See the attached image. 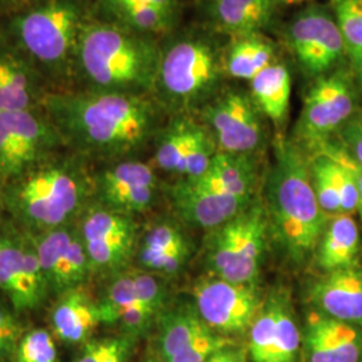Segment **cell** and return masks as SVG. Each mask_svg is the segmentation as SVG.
<instances>
[{
  "label": "cell",
  "instance_id": "1",
  "mask_svg": "<svg viewBox=\"0 0 362 362\" xmlns=\"http://www.w3.org/2000/svg\"><path fill=\"white\" fill-rule=\"evenodd\" d=\"M42 109L65 146L85 158L127 160L161 130L164 109L152 95L115 91L47 93Z\"/></svg>",
  "mask_w": 362,
  "mask_h": 362
},
{
  "label": "cell",
  "instance_id": "2",
  "mask_svg": "<svg viewBox=\"0 0 362 362\" xmlns=\"http://www.w3.org/2000/svg\"><path fill=\"white\" fill-rule=\"evenodd\" d=\"M274 155L266 181L269 227L286 259L302 266L315 254L329 219L313 187L309 155L281 136Z\"/></svg>",
  "mask_w": 362,
  "mask_h": 362
},
{
  "label": "cell",
  "instance_id": "3",
  "mask_svg": "<svg viewBox=\"0 0 362 362\" xmlns=\"http://www.w3.org/2000/svg\"><path fill=\"white\" fill-rule=\"evenodd\" d=\"M161 40L90 18L78 38L74 76L85 89L152 95Z\"/></svg>",
  "mask_w": 362,
  "mask_h": 362
},
{
  "label": "cell",
  "instance_id": "4",
  "mask_svg": "<svg viewBox=\"0 0 362 362\" xmlns=\"http://www.w3.org/2000/svg\"><path fill=\"white\" fill-rule=\"evenodd\" d=\"M82 160L54 156L1 185L0 203L30 235L71 226L93 194V177Z\"/></svg>",
  "mask_w": 362,
  "mask_h": 362
},
{
  "label": "cell",
  "instance_id": "5",
  "mask_svg": "<svg viewBox=\"0 0 362 362\" xmlns=\"http://www.w3.org/2000/svg\"><path fill=\"white\" fill-rule=\"evenodd\" d=\"M227 43V37L206 26L176 30L163 39L152 97L177 116L200 112L228 78Z\"/></svg>",
  "mask_w": 362,
  "mask_h": 362
},
{
  "label": "cell",
  "instance_id": "6",
  "mask_svg": "<svg viewBox=\"0 0 362 362\" xmlns=\"http://www.w3.org/2000/svg\"><path fill=\"white\" fill-rule=\"evenodd\" d=\"M90 18L86 0H35L11 15L7 34L42 77L64 79L74 74L78 38Z\"/></svg>",
  "mask_w": 362,
  "mask_h": 362
},
{
  "label": "cell",
  "instance_id": "7",
  "mask_svg": "<svg viewBox=\"0 0 362 362\" xmlns=\"http://www.w3.org/2000/svg\"><path fill=\"white\" fill-rule=\"evenodd\" d=\"M264 206L252 203L242 214L212 230L207 242L208 269L224 281L255 285L269 238Z\"/></svg>",
  "mask_w": 362,
  "mask_h": 362
},
{
  "label": "cell",
  "instance_id": "8",
  "mask_svg": "<svg viewBox=\"0 0 362 362\" xmlns=\"http://www.w3.org/2000/svg\"><path fill=\"white\" fill-rule=\"evenodd\" d=\"M357 74L349 65L311 81L294 129V143L306 153L333 140L358 107Z\"/></svg>",
  "mask_w": 362,
  "mask_h": 362
},
{
  "label": "cell",
  "instance_id": "9",
  "mask_svg": "<svg viewBox=\"0 0 362 362\" xmlns=\"http://www.w3.org/2000/svg\"><path fill=\"white\" fill-rule=\"evenodd\" d=\"M285 42L299 71L310 81L349 65L330 6L308 3L287 23Z\"/></svg>",
  "mask_w": 362,
  "mask_h": 362
},
{
  "label": "cell",
  "instance_id": "10",
  "mask_svg": "<svg viewBox=\"0 0 362 362\" xmlns=\"http://www.w3.org/2000/svg\"><path fill=\"white\" fill-rule=\"evenodd\" d=\"M65 143L40 109L0 113V187L55 156Z\"/></svg>",
  "mask_w": 362,
  "mask_h": 362
},
{
  "label": "cell",
  "instance_id": "11",
  "mask_svg": "<svg viewBox=\"0 0 362 362\" xmlns=\"http://www.w3.org/2000/svg\"><path fill=\"white\" fill-rule=\"evenodd\" d=\"M199 115L220 152L257 156L264 145L266 117L259 110L250 91L223 88L202 107Z\"/></svg>",
  "mask_w": 362,
  "mask_h": 362
},
{
  "label": "cell",
  "instance_id": "12",
  "mask_svg": "<svg viewBox=\"0 0 362 362\" xmlns=\"http://www.w3.org/2000/svg\"><path fill=\"white\" fill-rule=\"evenodd\" d=\"M93 274L115 275L137 254L139 227L133 216L90 203L77 223Z\"/></svg>",
  "mask_w": 362,
  "mask_h": 362
},
{
  "label": "cell",
  "instance_id": "13",
  "mask_svg": "<svg viewBox=\"0 0 362 362\" xmlns=\"http://www.w3.org/2000/svg\"><path fill=\"white\" fill-rule=\"evenodd\" d=\"M0 291L16 313L37 310L50 297L28 233H0Z\"/></svg>",
  "mask_w": 362,
  "mask_h": 362
},
{
  "label": "cell",
  "instance_id": "14",
  "mask_svg": "<svg viewBox=\"0 0 362 362\" xmlns=\"http://www.w3.org/2000/svg\"><path fill=\"white\" fill-rule=\"evenodd\" d=\"M192 294L202 320L226 337L248 332L263 305L257 285L233 284L215 275L202 279Z\"/></svg>",
  "mask_w": 362,
  "mask_h": 362
},
{
  "label": "cell",
  "instance_id": "15",
  "mask_svg": "<svg viewBox=\"0 0 362 362\" xmlns=\"http://www.w3.org/2000/svg\"><path fill=\"white\" fill-rule=\"evenodd\" d=\"M157 168L179 175L182 179H197L206 173L218 146L202 121L179 115L163 127L155 139Z\"/></svg>",
  "mask_w": 362,
  "mask_h": 362
},
{
  "label": "cell",
  "instance_id": "16",
  "mask_svg": "<svg viewBox=\"0 0 362 362\" xmlns=\"http://www.w3.org/2000/svg\"><path fill=\"white\" fill-rule=\"evenodd\" d=\"M157 191L155 167L133 158L115 161L93 177L95 203L129 216L152 207Z\"/></svg>",
  "mask_w": 362,
  "mask_h": 362
},
{
  "label": "cell",
  "instance_id": "17",
  "mask_svg": "<svg viewBox=\"0 0 362 362\" xmlns=\"http://www.w3.org/2000/svg\"><path fill=\"white\" fill-rule=\"evenodd\" d=\"M30 236L35 245L50 296L58 298L85 286L93 272L77 224Z\"/></svg>",
  "mask_w": 362,
  "mask_h": 362
},
{
  "label": "cell",
  "instance_id": "18",
  "mask_svg": "<svg viewBox=\"0 0 362 362\" xmlns=\"http://www.w3.org/2000/svg\"><path fill=\"white\" fill-rule=\"evenodd\" d=\"M302 333L296 314L284 294L267 298L248 330L252 362H299Z\"/></svg>",
  "mask_w": 362,
  "mask_h": 362
},
{
  "label": "cell",
  "instance_id": "19",
  "mask_svg": "<svg viewBox=\"0 0 362 362\" xmlns=\"http://www.w3.org/2000/svg\"><path fill=\"white\" fill-rule=\"evenodd\" d=\"M169 197L176 214L185 223L211 231L254 203L250 196L221 192L187 179H181L169 189Z\"/></svg>",
  "mask_w": 362,
  "mask_h": 362
},
{
  "label": "cell",
  "instance_id": "20",
  "mask_svg": "<svg viewBox=\"0 0 362 362\" xmlns=\"http://www.w3.org/2000/svg\"><path fill=\"white\" fill-rule=\"evenodd\" d=\"M300 333V361L362 362V330L354 325L313 309Z\"/></svg>",
  "mask_w": 362,
  "mask_h": 362
},
{
  "label": "cell",
  "instance_id": "21",
  "mask_svg": "<svg viewBox=\"0 0 362 362\" xmlns=\"http://www.w3.org/2000/svg\"><path fill=\"white\" fill-rule=\"evenodd\" d=\"M284 6L282 0H200L204 26L228 39L272 28Z\"/></svg>",
  "mask_w": 362,
  "mask_h": 362
},
{
  "label": "cell",
  "instance_id": "22",
  "mask_svg": "<svg viewBox=\"0 0 362 362\" xmlns=\"http://www.w3.org/2000/svg\"><path fill=\"white\" fill-rule=\"evenodd\" d=\"M308 291L315 310L362 330V267L354 263L326 272L311 284Z\"/></svg>",
  "mask_w": 362,
  "mask_h": 362
},
{
  "label": "cell",
  "instance_id": "23",
  "mask_svg": "<svg viewBox=\"0 0 362 362\" xmlns=\"http://www.w3.org/2000/svg\"><path fill=\"white\" fill-rule=\"evenodd\" d=\"M103 324L113 322L117 314L133 305H144L161 311L167 305V287L161 276L144 272H121L112 275L97 299Z\"/></svg>",
  "mask_w": 362,
  "mask_h": 362
},
{
  "label": "cell",
  "instance_id": "24",
  "mask_svg": "<svg viewBox=\"0 0 362 362\" xmlns=\"http://www.w3.org/2000/svg\"><path fill=\"white\" fill-rule=\"evenodd\" d=\"M45 78L10 43H0V113L40 107Z\"/></svg>",
  "mask_w": 362,
  "mask_h": 362
},
{
  "label": "cell",
  "instance_id": "25",
  "mask_svg": "<svg viewBox=\"0 0 362 362\" xmlns=\"http://www.w3.org/2000/svg\"><path fill=\"white\" fill-rule=\"evenodd\" d=\"M191 255V247L180 227L158 223L144 235L137 248V260L144 272L173 276L181 272Z\"/></svg>",
  "mask_w": 362,
  "mask_h": 362
},
{
  "label": "cell",
  "instance_id": "26",
  "mask_svg": "<svg viewBox=\"0 0 362 362\" xmlns=\"http://www.w3.org/2000/svg\"><path fill=\"white\" fill-rule=\"evenodd\" d=\"M52 334L71 345L85 344L103 324L98 300L83 288H74L57 298L50 314Z\"/></svg>",
  "mask_w": 362,
  "mask_h": 362
},
{
  "label": "cell",
  "instance_id": "27",
  "mask_svg": "<svg viewBox=\"0 0 362 362\" xmlns=\"http://www.w3.org/2000/svg\"><path fill=\"white\" fill-rule=\"evenodd\" d=\"M156 351L161 362H173L194 341L211 329L199 315L194 303L167 305L156 320Z\"/></svg>",
  "mask_w": 362,
  "mask_h": 362
},
{
  "label": "cell",
  "instance_id": "28",
  "mask_svg": "<svg viewBox=\"0 0 362 362\" xmlns=\"http://www.w3.org/2000/svg\"><path fill=\"white\" fill-rule=\"evenodd\" d=\"M250 94L262 115L278 132L284 129L291 97L293 76L284 61L278 59L250 82Z\"/></svg>",
  "mask_w": 362,
  "mask_h": 362
},
{
  "label": "cell",
  "instance_id": "29",
  "mask_svg": "<svg viewBox=\"0 0 362 362\" xmlns=\"http://www.w3.org/2000/svg\"><path fill=\"white\" fill-rule=\"evenodd\" d=\"M192 180L221 192L252 197L258 182L257 156L218 151L206 173Z\"/></svg>",
  "mask_w": 362,
  "mask_h": 362
},
{
  "label": "cell",
  "instance_id": "30",
  "mask_svg": "<svg viewBox=\"0 0 362 362\" xmlns=\"http://www.w3.org/2000/svg\"><path fill=\"white\" fill-rule=\"evenodd\" d=\"M360 251V230L350 214L334 215L315 250V262L326 272L353 266Z\"/></svg>",
  "mask_w": 362,
  "mask_h": 362
},
{
  "label": "cell",
  "instance_id": "31",
  "mask_svg": "<svg viewBox=\"0 0 362 362\" xmlns=\"http://www.w3.org/2000/svg\"><path fill=\"white\" fill-rule=\"evenodd\" d=\"M278 59L279 49L264 33L228 39L226 49V70L228 78L250 82Z\"/></svg>",
  "mask_w": 362,
  "mask_h": 362
},
{
  "label": "cell",
  "instance_id": "32",
  "mask_svg": "<svg viewBox=\"0 0 362 362\" xmlns=\"http://www.w3.org/2000/svg\"><path fill=\"white\" fill-rule=\"evenodd\" d=\"M100 19L137 34L163 40L179 28L181 13L152 4H127L98 10Z\"/></svg>",
  "mask_w": 362,
  "mask_h": 362
},
{
  "label": "cell",
  "instance_id": "33",
  "mask_svg": "<svg viewBox=\"0 0 362 362\" xmlns=\"http://www.w3.org/2000/svg\"><path fill=\"white\" fill-rule=\"evenodd\" d=\"M330 8L345 43L351 70H362V0H332Z\"/></svg>",
  "mask_w": 362,
  "mask_h": 362
},
{
  "label": "cell",
  "instance_id": "34",
  "mask_svg": "<svg viewBox=\"0 0 362 362\" xmlns=\"http://www.w3.org/2000/svg\"><path fill=\"white\" fill-rule=\"evenodd\" d=\"M136 339L127 334L90 338L82 344L76 362H128Z\"/></svg>",
  "mask_w": 362,
  "mask_h": 362
},
{
  "label": "cell",
  "instance_id": "35",
  "mask_svg": "<svg viewBox=\"0 0 362 362\" xmlns=\"http://www.w3.org/2000/svg\"><path fill=\"white\" fill-rule=\"evenodd\" d=\"M13 362H58V350L52 332L34 329L19 339L13 356Z\"/></svg>",
  "mask_w": 362,
  "mask_h": 362
},
{
  "label": "cell",
  "instance_id": "36",
  "mask_svg": "<svg viewBox=\"0 0 362 362\" xmlns=\"http://www.w3.org/2000/svg\"><path fill=\"white\" fill-rule=\"evenodd\" d=\"M160 311L144 305H133L119 311L110 326H117L121 334L134 337L143 336L153 325Z\"/></svg>",
  "mask_w": 362,
  "mask_h": 362
},
{
  "label": "cell",
  "instance_id": "37",
  "mask_svg": "<svg viewBox=\"0 0 362 362\" xmlns=\"http://www.w3.org/2000/svg\"><path fill=\"white\" fill-rule=\"evenodd\" d=\"M25 334L16 311L11 306L0 305V362L13 357L19 339Z\"/></svg>",
  "mask_w": 362,
  "mask_h": 362
},
{
  "label": "cell",
  "instance_id": "38",
  "mask_svg": "<svg viewBox=\"0 0 362 362\" xmlns=\"http://www.w3.org/2000/svg\"><path fill=\"white\" fill-rule=\"evenodd\" d=\"M324 153V155L329 156L330 158L336 160L337 163L342 164L345 168L350 170V173L353 175L356 184H357V191H358V207H357V212L360 214L362 219V165H360L351 156L349 152L344 148V145L339 141H334L330 140L327 143L320 145L313 153Z\"/></svg>",
  "mask_w": 362,
  "mask_h": 362
},
{
  "label": "cell",
  "instance_id": "39",
  "mask_svg": "<svg viewBox=\"0 0 362 362\" xmlns=\"http://www.w3.org/2000/svg\"><path fill=\"white\" fill-rule=\"evenodd\" d=\"M338 141L362 165V109H358L337 133Z\"/></svg>",
  "mask_w": 362,
  "mask_h": 362
},
{
  "label": "cell",
  "instance_id": "40",
  "mask_svg": "<svg viewBox=\"0 0 362 362\" xmlns=\"http://www.w3.org/2000/svg\"><path fill=\"white\" fill-rule=\"evenodd\" d=\"M127 4H152L176 13H181L182 10L181 0H97V10Z\"/></svg>",
  "mask_w": 362,
  "mask_h": 362
},
{
  "label": "cell",
  "instance_id": "41",
  "mask_svg": "<svg viewBox=\"0 0 362 362\" xmlns=\"http://www.w3.org/2000/svg\"><path fill=\"white\" fill-rule=\"evenodd\" d=\"M206 362H247L245 350L227 346L212 354Z\"/></svg>",
  "mask_w": 362,
  "mask_h": 362
},
{
  "label": "cell",
  "instance_id": "42",
  "mask_svg": "<svg viewBox=\"0 0 362 362\" xmlns=\"http://www.w3.org/2000/svg\"><path fill=\"white\" fill-rule=\"evenodd\" d=\"M25 7L23 0H0V11H8V10H21Z\"/></svg>",
  "mask_w": 362,
  "mask_h": 362
},
{
  "label": "cell",
  "instance_id": "43",
  "mask_svg": "<svg viewBox=\"0 0 362 362\" xmlns=\"http://www.w3.org/2000/svg\"><path fill=\"white\" fill-rule=\"evenodd\" d=\"M311 0H282L285 6H293V4H302V3H310Z\"/></svg>",
  "mask_w": 362,
  "mask_h": 362
},
{
  "label": "cell",
  "instance_id": "44",
  "mask_svg": "<svg viewBox=\"0 0 362 362\" xmlns=\"http://www.w3.org/2000/svg\"><path fill=\"white\" fill-rule=\"evenodd\" d=\"M357 82H358V86H360V90H361L362 94V70L357 73Z\"/></svg>",
  "mask_w": 362,
  "mask_h": 362
},
{
  "label": "cell",
  "instance_id": "45",
  "mask_svg": "<svg viewBox=\"0 0 362 362\" xmlns=\"http://www.w3.org/2000/svg\"><path fill=\"white\" fill-rule=\"evenodd\" d=\"M144 362H161L158 358H148V360H145Z\"/></svg>",
  "mask_w": 362,
  "mask_h": 362
}]
</instances>
